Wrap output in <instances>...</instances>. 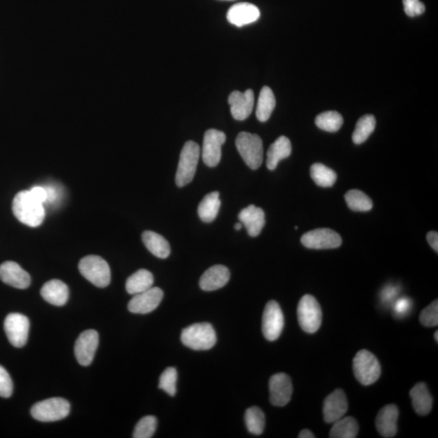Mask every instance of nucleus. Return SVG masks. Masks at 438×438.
<instances>
[{"mask_svg": "<svg viewBox=\"0 0 438 438\" xmlns=\"http://www.w3.org/2000/svg\"><path fill=\"white\" fill-rule=\"evenodd\" d=\"M292 154V144L288 137L281 136L267 151V168L274 170L278 167L281 160L288 158Z\"/></svg>", "mask_w": 438, "mask_h": 438, "instance_id": "nucleus-24", "label": "nucleus"}, {"mask_svg": "<svg viewBox=\"0 0 438 438\" xmlns=\"http://www.w3.org/2000/svg\"><path fill=\"white\" fill-rule=\"evenodd\" d=\"M70 412V404L62 398H52L37 403L31 408V415L37 421L53 422L61 421Z\"/></svg>", "mask_w": 438, "mask_h": 438, "instance_id": "nucleus-8", "label": "nucleus"}, {"mask_svg": "<svg viewBox=\"0 0 438 438\" xmlns=\"http://www.w3.org/2000/svg\"><path fill=\"white\" fill-rule=\"evenodd\" d=\"M226 141L225 133L217 129H209L205 133L202 146L203 162L209 168H215L222 157V146Z\"/></svg>", "mask_w": 438, "mask_h": 438, "instance_id": "nucleus-11", "label": "nucleus"}, {"mask_svg": "<svg viewBox=\"0 0 438 438\" xmlns=\"http://www.w3.org/2000/svg\"><path fill=\"white\" fill-rule=\"evenodd\" d=\"M353 371L364 386H370L379 379L381 368L377 357L368 350H361L353 359Z\"/></svg>", "mask_w": 438, "mask_h": 438, "instance_id": "nucleus-4", "label": "nucleus"}, {"mask_svg": "<svg viewBox=\"0 0 438 438\" xmlns=\"http://www.w3.org/2000/svg\"><path fill=\"white\" fill-rule=\"evenodd\" d=\"M435 339L436 340V342H438V332H437V330L435 332Z\"/></svg>", "mask_w": 438, "mask_h": 438, "instance_id": "nucleus-48", "label": "nucleus"}, {"mask_svg": "<svg viewBox=\"0 0 438 438\" xmlns=\"http://www.w3.org/2000/svg\"><path fill=\"white\" fill-rule=\"evenodd\" d=\"M299 438H315V436L313 435V433L308 430H303L298 436Z\"/></svg>", "mask_w": 438, "mask_h": 438, "instance_id": "nucleus-46", "label": "nucleus"}, {"mask_svg": "<svg viewBox=\"0 0 438 438\" xmlns=\"http://www.w3.org/2000/svg\"><path fill=\"white\" fill-rule=\"evenodd\" d=\"M404 11L408 17L422 15L426 12V6L419 0H403Z\"/></svg>", "mask_w": 438, "mask_h": 438, "instance_id": "nucleus-40", "label": "nucleus"}, {"mask_svg": "<svg viewBox=\"0 0 438 438\" xmlns=\"http://www.w3.org/2000/svg\"><path fill=\"white\" fill-rule=\"evenodd\" d=\"M276 100L273 91L268 86L263 87L258 99L256 115L258 121L266 122L275 108Z\"/></svg>", "mask_w": 438, "mask_h": 438, "instance_id": "nucleus-29", "label": "nucleus"}, {"mask_svg": "<svg viewBox=\"0 0 438 438\" xmlns=\"http://www.w3.org/2000/svg\"><path fill=\"white\" fill-rule=\"evenodd\" d=\"M41 296L53 306H63L67 303L69 297L68 286L61 280H50L41 289Z\"/></svg>", "mask_w": 438, "mask_h": 438, "instance_id": "nucleus-23", "label": "nucleus"}, {"mask_svg": "<svg viewBox=\"0 0 438 438\" xmlns=\"http://www.w3.org/2000/svg\"><path fill=\"white\" fill-rule=\"evenodd\" d=\"M158 426V421L153 416L143 417L137 424L132 437L135 438H150L154 436Z\"/></svg>", "mask_w": 438, "mask_h": 438, "instance_id": "nucleus-37", "label": "nucleus"}, {"mask_svg": "<svg viewBox=\"0 0 438 438\" xmlns=\"http://www.w3.org/2000/svg\"><path fill=\"white\" fill-rule=\"evenodd\" d=\"M399 292V288L396 287V286H386V287L382 290L381 293V301L386 304L391 303L396 297H397Z\"/></svg>", "mask_w": 438, "mask_h": 438, "instance_id": "nucleus-42", "label": "nucleus"}, {"mask_svg": "<svg viewBox=\"0 0 438 438\" xmlns=\"http://www.w3.org/2000/svg\"><path fill=\"white\" fill-rule=\"evenodd\" d=\"M236 146L248 167L252 170L261 167L263 162V143L259 136L246 132L239 133Z\"/></svg>", "mask_w": 438, "mask_h": 438, "instance_id": "nucleus-6", "label": "nucleus"}, {"mask_svg": "<svg viewBox=\"0 0 438 438\" xmlns=\"http://www.w3.org/2000/svg\"><path fill=\"white\" fill-rule=\"evenodd\" d=\"M270 399L276 407L287 405L293 393L292 380L286 373H277L270 377L269 382Z\"/></svg>", "mask_w": 438, "mask_h": 438, "instance_id": "nucleus-14", "label": "nucleus"}, {"mask_svg": "<svg viewBox=\"0 0 438 438\" xmlns=\"http://www.w3.org/2000/svg\"><path fill=\"white\" fill-rule=\"evenodd\" d=\"M99 344V335L94 330H88L81 333L75 344V356L78 363L88 366L94 361Z\"/></svg>", "mask_w": 438, "mask_h": 438, "instance_id": "nucleus-13", "label": "nucleus"}, {"mask_svg": "<svg viewBox=\"0 0 438 438\" xmlns=\"http://www.w3.org/2000/svg\"><path fill=\"white\" fill-rule=\"evenodd\" d=\"M399 409L395 404H389L382 408L376 418L378 432L386 438L393 437L397 433Z\"/></svg>", "mask_w": 438, "mask_h": 438, "instance_id": "nucleus-20", "label": "nucleus"}, {"mask_svg": "<svg viewBox=\"0 0 438 438\" xmlns=\"http://www.w3.org/2000/svg\"><path fill=\"white\" fill-rule=\"evenodd\" d=\"M163 298L162 289L152 287L144 292L135 295L128 303V310L137 315H146L156 310Z\"/></svg>", "mask_w": 438, "mask_h": 438, "instance_id": "nucleus-15", "label": "nucleus"}, {"mask_svg": "<svg viewBox=\"0 0 438 438\" xmlns=\"http://www.w3.org/2000/svg\"><path fill=\"white\" fill-rule=\"evenodd\" d=\"M412 303L411 299L407 297H403L397 299L394 306V311L395 315L403 317L408 315L411 310Z\"/></svg>", "mask_w": 438, "mask_h": 438, "instance_id": "nucleus-41", "label": "nucleus"}, {"mask_svg": "<svg viewBox=\"0 0 438 438\" xmlns=\"http://www.w3.org/2000/svg\"><path fill=\"white\" fill-rule=\"evenodd\" d=\"M0 279L18 289L29 288L31 283L30 275L14 261H6L0 266Z\"/></svg>", "mask_w": 438, "mask_h": 438, "instance_id": "nucleus-18", "label": "nucleus"}, {"mask_svg": "<svg viewBox=\"0 0 438 438\" xmlns=\"http://www.w3.org/2000/svg\"><path fill=\"white\" fill-rule=\"evenodd\" d=\"M30 192L37 201L43 203V204L47 201L48 195L45 188L40 186L34 187L30 189Z\"/></svg>", "mask_w": 438, "mask_h": 438, "instance_id": "nucleus-43", "label": "nucleus"}, {"mask_svg": "<svg viewBox=\"0 0 438 438\" xmlns=\"http://www.w3.org/2000/svg\"><path fill=\"white\" fill-rule=\"evenodd\" d=\"M220 206L219 192H212L201 201L198 206V215L203 222H213L219 215Z\"/></svg>", "mask_w": 438, "mask_h": 438, "instance_id": "nucleus-27", "label": "nucleus"}, {"mask_svg": "<svg viewBox=\"0 0 438 438\" xmlns=\"http://www.w3.org/2000/svg\"><path fill=\"white\" fill-rule=\"evenodd\" d=\"M427 241L430 244L432 250L438 252V234L437 232H430L427 234Z\"/></svg>", "mask_w": 438, "mask_h": 438, "instance_id": "nucleus-44", "label": "nucleus"}, {"mask_svg": "<svg viewBox=\"0 0 438 438\" xmlns=\"http://www.w3.org/2000/svg\"><path fill=\"white\" fill-rule=\"evenodd\" d=\"M4 330L14 347H24L29 337L30 321L21 313H10L4 321Z\"/></svg>", "mask_w": 438, "mask_h": 438, "instance_id": "nucleus-10", "label": "nucleus"}, {"mask_svg": "<svg viewBox=\"0 0 438 438\" xmlns=\"http://www.w3.org/2000/svg\"><path fill=\"white\" fill-rule=\"evenodd\" d=\"M330 432L331 438H355L357 437L359 426L352 417H343L335 421Z\"/></svg>", "mask_w": 438, "mask_h": 438, "instance_id": "nucleus-30", "label": "nucleus"}, {"mask_svg": "<svg viewBox=\"0 0 438 438\" xmlns=\"http://www.w3.org/2000/svg\"><path fill=\"white\" fill-rule=\"evenodd\" d=\"M419 321L426 327L437 326L438 324V301L432 302L419 315Z\"/></svg>", "mask_w": 438, "mask_h": 438, "instance_id": "nucleus-38", "label": "nucleus"}, {"mask_svg": "<svg viewBox=\"0 0 438 438\" xmlns=\"http://www.w3.org/2000/svg\"><path fill=\"white\" fill-rule=\"evenodd\" d=\"M301 243L304 247L312 250H330L340 247L342 238L333 230L320 228L304 234Z\"/></svg>", "mask_w": 438, "mask_h": 438, "instance_id": "nucleus-12", "label": "nucleus"}, {"mask_svg": "<svg viewBox=\"0 0 438 438\" xmlns=\"http://www.w3.org/2000/svg\"><path fill=\"white\" fill-rule=\"evenodd\" d=\"M230 271L227 267L217 265L210 267L200 279V287L206 292H212L224 287L230 280Z\"/></svg>", "mask_w": 438, "mask_h": 438, "instance_id": "nucleus-22", "label": "nucleus"}, {"mask_svg": "<svg viewBox=\"0 0 438 438\" xmlns=\"http://www.w3.org/2000/svg\"><path fill=\"white\" fill-rule=\"evenodd\" d=\"M228 1H230V0H228Z\"/></svg>", "mask_w": 438, "mask_h": 438, "instance_id": "nucleus-49", "label": "nucleus"}, {"mask_svg": "<svg viewBox=\"0 0 438 438\" xmlns=\"http://www.w3.org/2000/svg\"><path fill=\"white\" fill-rule=\"evenodd\" d=\"M12 211L21 223L31 228L39 227L45 219L43 203L37 201L30 190L17 193L12 202Z\"/></svg>", "mask_w": 438, "mask_h": 438, "instance_id": "nucleus-1", "label": "nucleus"}, {"mask_svg": "<svg viewBox=\"0 0 438 438\" xmlns=\"http://www.w3.org/2000/svg\"><path fill=\"white\" fill-rule=\"evenodd\" d=\"M284 327V316L279 304L275 301L267 303L262 317V332L269 341L280 337Z\"/></svg>", "mask_w": 438, "mask_h": 438, "instance_id": "nucleus-9", "label": "nucleus"}, {"mask_svg": "<svg viewBox=\"0 0 438 438\" xmlns=\"http://www.w3.org/2000/svg\"><path fill=\"white\" fill-rule=\"evenodd\" d=\"M46 188V190H47V195H48L47 201L46 202H50V203L54 202L55 200H57V189H55L52 186H48V188Z\"/></svg>", "mask_w": 438, "mask_h": 438, "instance_id": "nucleus-45", "label": "nucleus"}, {"mask_svg": "<svg viewBox=\"0 0 438 438\" xmlns=\"http://www.w3.org/2000/svg\"><path fill=\"white\" fill-rule=\"evenodd\" d=\"M239 219L252 237L259 236L266 224L265 212L255 205L248 206L239 212Z\"/></svg>", "mask_w": 438, "mask_h": 438, "instance_id": "nucleus-21", "label": "nucleus"}, {"mask_svg": "<svg viewBox=\"0 0 438 438\" xmlns=\"http://www.w3.org/2000/svg\"><path fill=\"white\" fill-rule=\"evenodd\" d=\"M154 281V276L149 270H139L127 279V292L133 296L144 292L153 287Z\"/></svg>", "mask_w": 438, "mask_h": 438, "instance_id": "nucleus-28", "label": "nucleus"}, {"mask_svg": "<svg viewBox=\"0 0 438 438\" xmlns=\"http://www.w3.org/2000/svg\"><path fill=\"white\" fill-rule=\"evenodd\" d=\"M246 427L248 432L255 435H261L264 432L266 426L265 414L261 409L257 407H252L246 412Z\"/></svg>", "mask_w": 438, "mask_h": 438, "instance_id": "nucleus-34", "label": "nucleus"}, {"mask_svg": "<svg viewBox=\"0 0 438 438\" xmlns=\"http://www.w3.org/2000/svg\"><path fill=\"white\" fill-rule=\"evenodd\" d=\"M230 113L237 121H244L251 115L255 106V93L252 90L246 92L234 91L229 95Z\"/></svg>", "mask_w": 438, "mask_h": 438, "instance_id": "nucleus-17", "label": "nucleus"}, {"mask_svg": "<svg viewBox=\"0 0 438 438\" xmlns=\"http://www.w3.org/2000/svg\"><path fill=\"white\" fill-rule=\"evenodd\" d=\"M178 372L175 368H166L159 378V389L170 396H175L177 391Z\"/></svg>", "mask_w": 438, "mask_h": 438, "instance_id": "nucleus-36", "label": "nucleus"}, {"mask_svg": "<svg viewBox=\"0 0 438 438\" xmlns=\"http://www.w3.org/2000/svg\"><path fill=\"white\" fill-rule=\"evenodd\" d=\"M376 127L375 117L372 115H364L357 123L356 128L352 135L355 144H362L375 131Z\"/></svg>", "mask_w": 438, "mask_h": 438, "instance_id": "nucleus-32", "label": "nucleus"}, {"mask_svg": "<svg viewBox=\"0 0 438 438\" xmlns=\"http://www.w3.org/2000/svg\"><path fill=\"white\" fill-rule=\"evenodd\" d=\"M200 158V147L196 142L188 141L184 144L175 175V183L178 187H183L190 183L196 173Z\"/></svg>", "mask_w": 438, "mask_h": 438, "instance_id": "nucleus-3", "label": "nucleus"}, {"mask_svg": "<svg viewBox=\"0 0 438 438\" xmlns=\"http://www.w3.org/2000/svg\"><path fill=\"white\" fill-rule=\"evenodd\" d=\"M181 342L187 348L195 350H206L215 347L217 335L210 323H196L183 329Z\"/></svg>", "mask_w": 438, "mask_h": 438, "instance_id": "nucleus-2", "label": "nucleus"}, {"mask_svg": "<svg viewBox=\"0 0 438 438\" xmlns=\"http://www.w3.org/2000/svg\"><path fill=\"white\" fill-rule=\"evenodd\" d=\"M298 321L303 331L313 334L320 329L322 311L319 303L311 295H306L299 301L297 308Z\"/></svg>", "mask_w": 438, "mask_h": 438, "instance_id": "nucleus-7", "label": "nucleus"}, {"mask_svg": "<svg viewBox=\"0 0 438 438\" xmlns=\"http://www.w3.org/2000/svg\"><path fill=\"white\" fill-rule=\"evenodd\" d=\"M142 241L147 250L155 257L161 258V259H166L170 256V244L167 239L161 235L151 232V230H146L142 234Z\"/></svg>", "mask_w": 438, "mask_h": 438, "instance_id": "nucleus-26", "label": "nucleus"}, {"mask_svg": "<svg viewBox=\"0 0 438 438\" xmlns=\"http://www.w3.org/2000/svg\"><path fill=\"white\" fill-rule=\"evenodd\" d=\"M415 411L421 416H426L432 408V397L428 386L424 382H419L410 391Z\"/></svg>", "mask_w": 438, "mask_h": 438, "instance_id": "nucleus-25", "label": "nucleus"}, {"mask_svg": "<svg viewBox=\"0 0 438 438\" xmlns=\"http://www.w3.org/2000/svg\"><path fill=\"white\" fill-rule=\"evenodd\" d=\"M348 409V402L344 391L341 389L335 390L327 396L324 401V421L328 424H333L343 418Z\"/></svg>", "mask_w": 438, "mask_h": 438, "instance_id": "nucleus-16", "label": "nucleus"}, {"mask_svg": "<svg viewBox=\"0 0 438 438\" xmlns=\"http://www.w3.org/2000/svg\"><path fill=\"white\" fill-rule=\"evenodd\" d=\"M13 391V384L10 375L6 368L0 366V396L3 398L11 397Z\"/></svg>", "mask_w": 438, "mask_h": 438, "instance_id": "nucleus-39", "label": "nucleus"}, {"mask_svg": "<svg viewBox=\"0 0 438 438\" xmlns=\"http://www.w3.org/2000/svg\"><path fill=\"white\" fill-rule=\"evenodd\" d=\"M310 175L317 186L322 188L333 186L337 181V174L335 170L321 163L313 164L310 169Z\"/></svg>", "mask_w": 438, "mask_h": 438, "instance_id": "nucleus-31", "label": "nucleus"}, {"mask_svg": "<svg viewBox=\"0 0 438 438\" xmlns=\"http://www.w3.org/2000/svg\"><path fill=\"white\" fill-rule=\"evenodd\" d=\"M242 226L243 224L241 223H237L236 224H235V229H236L237 230H239L242 228Z\"/></svg>", "mask_w": 438, "mask_h": 438, "instance_id": "nucleus-47", "label": "nucleus"}, {"mask_svg": "<svg viewBox=\"0 0 438 438\" xmlns=\"http://www.w3.org/2000/svg\"><path fill=\"white\" fill-rule=\"evenodd\" d=\"M345 200L349 208L356 212H367L372 208V202L366 193L352 189L345 195Z\"/></svg>", "mask_w": 438, "mask_h": 438, "instance_id": "nucleus-33", "label": "nucleus"}, {"mask_svg": "<svg viewBox=\"0 0 438 438\" xmlns=\"http://www.w3.org/2000/svg\"><path fill=\"white\" fill-rule=\"evenodd\" d=\"M79 270L85 278L96 287L103 288L110 283V269L103 258L87 256L79 262Z\"/></svg>", "mask_w": 438, "mask_h": 438, "instance_id": "nucleus-5", "label": "nucleus"}, {"mask_svg": "<svg viewBox=\"0 0 438 438\" xmlns=\"http://www.w3.org/2000/svg\"><path fill=\"white\" fill-rule=\"evenodd\" d=\"M315 123L316 126L321 130L335 132L343 126L344 119L339 112L330 110V112L318 115Z\"/></svg>", "mask_w": 438, "mask_h": 438, "instance_id": "nucleus-35", "label": "nucleus"}, {"mask_svg": "<svg viewBox=\"0 0 438 438\" xmlns=\"http://www.w3.org/2000/svg\"><path fill=\"white\" fill-rule=\"evenodd\" d=\"M260 10L250 3L235 4L228 12V21L237 27L252 24L260 18Z\"/></svg>", "mask_w": 438, "mask_h": 438, "instance_id": "nucleus-19", "label": "nucleus"}]
</instances>
